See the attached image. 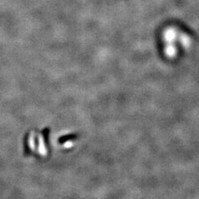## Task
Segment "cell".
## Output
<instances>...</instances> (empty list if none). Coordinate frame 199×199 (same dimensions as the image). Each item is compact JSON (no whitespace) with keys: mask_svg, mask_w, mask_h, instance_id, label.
Here are the masks:
<instances>
[{"mask_svg":"<svg viewBox=\"0 0 199 199\" xmlns=\"http://www.w3.org/2000/svg\"><path fill=\"white\" fill-rule=\"evenodd\" d=\"M165 52L168 56H173L176 52V49L173 45L171 44V43H168L167 47L165 48Z\"/></svg>","mask_w":199,"mask_h":199,"instance_id":"7a4b0ae2","label":"cell"},{"mask_svg":"<svg viewBox=\"0 0 199 199\" xmlns=\"http://www.w3.org/2000/svg\"><path fill=\"white\" fill-rule=\"evenodd\" d=\"M176 38V30L172 27H169L165 29L164 32V38L166 42L171 43Z\"/></svg>","mask_w":199,"mask_h":199,"instance_id":"6da1fadb","label":"cell"},{"mask_svg":"<svg viewBox=\"0 0 199 199\" xmlns=\"http://www.w3.org/2000/svg\"><path fill=\"white\" fill-rule=\"evenodd\" d=\"M180 41L184 46H188L189 45V43H190L189 38L186 35H181L180 36Z\"/></svg>","mask_w":199,"mask_h":199,"instance_id":"3957f363","label":"cell"}]
</instances>
